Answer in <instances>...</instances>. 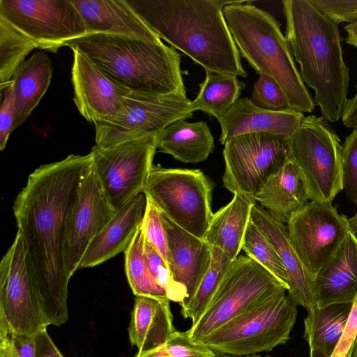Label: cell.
Masks as SVG:
<instances>
[{"instance_id":"24","label":"cell","mask_w":357,"mask_h":357,"mask_svg":"<svg viewBox=\"0 0 357 357\" xmlns=\"http://www.w3.org/2000/svg\"><path fill=\"white\" fill-rule=\"evenodd\" d=\"M169 302L165 298L135 296L128 335L131 344L138 349L137 354L162 347L176 331Z\"/></svg>"},{"instance_id":"11","label":"cell","mask_w":357,"mask_h":357,"mask_svg":"<svg viewBox=\"0 0 357 357\" xmlns=\"http://www.w3.org/2000/svg\"><path fill=\"white\" fill-rule=\"evenodd\" d=\"M157 135L92 148L93 168L116 212L144 192L153 165Z\"/></svg>"},{"instance_id":"29","label":"cell","mask_w":357,"mask_h":357,"mask_svg":"<svg viewBox=\"0 0 357 357\" xmlns=\"http://www.w3.org/2000/svg\"><path fill=\"white\" fill-rule=\"evenodd\" d=\"M353 303L315 306L304 320V338L310 349L331 357L342 335Z\"/></svg>"},{"instance_id":"10","label":"cell","mask_w":357,"mask_h":357,"mask_svg":"<svg viewBox=\"0 0 357 357\" xmlns=\"http://www.w3.org/2000/svg\"><path fill=\"white\" fill-rule=\"evenodd\" d=\"M224 146L223 186L255 203L261 187L283 166L290 152L288 137L268 132L241 135Z\"/></svg>"},{"instance_id":"21","label":"cell","mask_w":357,"mask_h":357,"mask_svg":"<svg viewBox=\"0 0 357 357\" xmlns=\"http://www.w3.org/2000/svg\"><path fill=\"white\" fill-rule=\"evenodd\" d=\"M304 114L294 109L269 111L259 108L248 98H238L217 119L221 128L220 143L245 134L268 132L289 138L300 126Z\"/></svg>"},{"instance_id":"13","label":"cell","mask_w":357,"mask_h":357,"mask_svg":"<svg viewBox=\"0 0 357 357\" xmlns=\"http://www.w3.org/2000/svg\"><path fill=\"white\" fill-rule=\"evenodd\" d=\"M187 96L130 91L123 114L112 123L95 126L96 146L107 147L125 141L157 135L178 119L193 116Z\"/></svg>"},{"instance_id":"14","label":"cell","mask_w":357,"mask_h":357,"mask_svg":"<svg viewBox=\"0 0 357 357\" xmlns=\"http://www.w3.org/2000/svg\"><path fill=\"white\" fill-rule=\"evenodd\" d=\"M47 326L17 230L0 263V332L33 336Z\"/></svg>"},{"instance_id":"43","label":"cell","mask_w":357,"mask_h":357,"mask_svg":"<svg viewBox=\"0 0 357 357\" xmlns=\"http://www.w3.org/2000/svg\"><path fill=\"white\" fill-rule=\"evenodd\" d=\"M357 344V295L353 302L347 324L331 357H351Z\"/></svg>"},{"instance_id":"23","label":"cell","mask_w":357,"mask_h":357,"mask_svg":"<svg viewBox=\"0 0 357 357\" xmlns=\"http://www.w3.org/2000/svg\"><path fill=\"white\" fill-rule=\"evenodd\" d=\"M317 306L353 303L357 295V236L348 232L333 259L314 277Z\"/></svg>"},{"instance_id":"30","label":"cell","mask_w":357,"mask_h":357,"mask_svg":"<svg viewBox=\"0 0 357 357\" xmlns=\"http://www.w3.org/2000/svg\"><path fill=\"white\" fill-rule=\"evenodd\" d=\"M205 72L199 93L192 101V110H199L218 119L237 101L245 85L237 76Z\"/></svg>"},{"instance_id":"9","label":"cell","mask_w":357,"mask_h":357,"mask_svg":"<svg viewBox=\"0 0 357 357\" xmlns=\"http://www.w3.org/2000/svg\"><path fill=\"white\" fill-rule=\"evenodd\" d=\"M287 288L255 260L238 256L232 263L211 303L188 331L200 342L204 337L259 302Z\"/></svg>"},{"instance_id":"28","label":"cell","mask_w":357,"mask_h":357,"mask_svg":"<svg viewBox=\"0 0 357 357\" xmlns=\"http://www.w3.org/2000/svg\"><path fill=\"white\" fill-rule=\"evenodd\" d=\"M52 63L43 52H37L25 61L13 77L15 114L13 130L29 116L46 93L52 79Z\"/></svg>"},{"instance_id":"22","label":"cell","mask_w":357,"mask_h":357,"mask_svg":"<svg viewBox=\"0 0 357 357\" xmlns=\"http://www.w3.org/2000/svg\"><path fill=\"white\" fill-rule=\"evenodd\" d=\"M146 205V197L141 192L119 210L91 240L79 268L96 266L125 252L142 222Z\"/></svg>"},{"instance_id":"7","label":"cell","mask_w":357,"mask_h":357,"mask_svg":"<svg viewBox=\"0 0 357 357\" xmlns=\"http://www.w3.org/2000/svg\"><path fill=\"white\" fill-rule=\"evenodd\" d=\"M214 186L200 169L153 165L144 193L160 213L186 231L203 238L213 214Z\"/></svg>"},{"instance_id":"51","label":"cell","mask_w":357,"mask_h":357,"mask_svg":"<svg viewBox=\"0 0 357 357\" xmlns=\"http://www.w3.org/2000/svg\"><path fill=\"white\" fill-rule=\"evenodd\" d=\"M351 357H357V344L353 351V353H352V355H351Z\"/></svg>"},{"instance_id":"20","label":"cell","mask_w":357,"mask_h":357,"mask_svg":"<svg viewBox=\"0 0 357 357\" xmlns=\"http://www.w3.org/2000/svg\"><path fill=\"white\" fill-rule=\"evenodd\" d=\"M85 25L86 35L106 34L159 43L153 31L126 0H72Z\"/></svg>"},{"instance_id":"36","label":"cell","mask_w":357,"mask_h":357,"mask_svg":"<svg viewBox=\"0 0 357 357\" xmlns=\"http://www.w3.org/2000/svg\"><path fill=\"white\" fill-rule=\"evenodd\" d=\"M250 100L255 106L266 110L279 112L291 109L280 86L264 75H259L254 83Z\"/></svg>"},{"instance_id":"41","label":"cell","mask_w":357,"mask_h":357,"mask_svg":"<svg viewBox=\"0 0 357 357\" xmlns=\"http://www.w3.org/2000/svg\"><path fill=\"white\" fill-rule=\"evenodd\" d=\"M33 336L0 332V357H33Z\"/></svg>"},{"instance_id":"5","label":"cell","mask_w":357,"mask_h":357,"mask_svg":"<svg viewBox=\"0 0 357 357\" xmlns=\"http://www.w3.org/2000/svg\"><path fill=\"white\" fill-rule=\"evenodd\" d=\"M252 2L234 1L223 8L240 55L259 75L271 77L280 86L291 109L312 112L314 98L301 78L280 23Z\"/></svg>"},{"instance_id":"44","label":"cell","mask_w":357,"mask_h":357,"mask_svg":"<svg viewBox=\"0 0 357 357\" xmlns=\"http://www.w3.org/2000/svg\"><path fill=\"white\" fill-rule=\"evenodd\" d=\"M33 357H63L46 328L33 335Z\"/></svg>"},{"instance_id":"12","label":"cell","mask_w":357,"mask_h":357,"mask_svg":"<svg viewBox=\"0 0 357 357\" xmlns=\"http://www.w3.org/2000/svg\"><path fill=\"white\" fill-rule=\"evenodd\" d=\"M0 17L29 37L37 48L54 53L86 35L72 0H0Z\"/></svg>"},{"instance_id":"50","label":"cell","mask_w":357,"mask_h":357,"mask_svg":"<svg viewBox=\"0 0 357 357\" xmlns=\"http://www.w3.org/2000/svg\"><path fill=\"white\" fill-rule=\"evenodd\" d=\"M220 357H270V356H262L259 354H252V355H246V356H231V355H225V356H220Z\"/></svg>"},{"instance_id":"48","label":"cell","mask_w":357,"mask_h":357,"mask_svg":"<svg viewBox=\"0 0 357 357\" xmlns=\"http://www.w3.org/2000/svg\"><path fill=\"white\" fill-rule=\"evenodd\" d=\"M348 222L351 230L357 234V213L351 218H348Z\"/></svg>"},{"instance_id":"27","label":"cell","mask_w":357,"mask_h":357,"mask_svg":"<svg viewBox=\"0 0 357 357\" xmlns=\"http://www.w3.org/2000/svg\"><path fill=\"white\" fill-rule=\"evenodd\" d=\"M256 203L234 194L232 199L213 214L204 240L221 249L232 261L242 250L251 211Z\"/></svg>"},{"instance_id":"49","label":"cell","mask_w":357,"mask_h":357,"mask_svg":"<svg viewBox=\"0 0 357 357\" xmlns=\"http://www.w3.org/2000/svg\"><path fill=\"white\" fill-rule=\"evenodd\" d=\"M310 357H328L326 355H325L324 353L314 350V349H310Z\"/></svg>"},{"instance_id":"34","label":"cell","mask_w":357,"mask_h":357,"mask_svg":"<svg viewBox=\"0 0 357 357\" xmlns=\"http://www.w3.org/2000/svg\"><path fill=\"white\" fill-rule=\"evenodd\" d=\"M242 250L247 256L258 262L285 285L288 291V276L277 252L251 219L245 231Z\"/></svg>"},{"instance_id":"40","label":"cell","mask_w":357,"mask_h":357,"mask_svg":"<svg viewBox=\"0 0 357 357\" xmlns=\"http://www.w3.org/2000/svg\"><path fill=\"white\" fill-rule=\"evenodd\" d=\"M336 24L351 23L357 19V0H310Z\"/></svg>"},{"instance_id":"32","label":"cell","mask_w":357,"mask_h":357,"mask_svg":"<svg viewBox=\"0 0 357 357\" xmlns=\"http://www.w3.org/2000/svg\"><path fill=\"white\" fill-rule=\"evenodd\" d=\"M37 48L33 40L0 17V84L1 91L11 82L26 56Z\"/></svg>"},{"instance_id":"8","label":"cell","mask_w":357,"mask_h":357,"mask_svg":"<svg viewBox=\"0 0 357 357\" xmlns=\"http://www.w3.org/2000/svg\"><path fill=\"white\" fill-rule=\"evenodd\" d=\"M289 158L296 163L310 200L332 203L343 190L342 146L327 121L305 116L289 138Z\"/></svg>"},{"instance_id":"19","label":"cell","mask_w":357,"mask_h":357,"mask_svg":"<svg viewBox=\"0 0 357 357\" xmlns=\"http://www.w3.org/2000/svg\"><path fill=\"white\" fill-rule=\"evenodd\" d=\"M168 245V266L174 280L183 287L185 306L195 293L212 260V248L204 240L183 229L163 214Z\"/></svg>"},{"instance_id":"26","label":"cell","mask_w":357,"mask_h":357,"mask_svg":"<svg viewBox=\"0 0 357 357\" xmlns=\"http://www.w3.org/2000/svg\"><path fill=\"white\" fill-rule=\"evenodd\" d=\"M215 148L213 137L205 121L176 120L157 135V149L183 162L205 161Z\"/></svg>"},{"instance_id":"46","label":"cell","mask_w":357,"mask_h":357,"mask_svg":"<svg viewBox=\"0 0 357 357\" xmlns=\"http://www.w3.org/2000/svg\"><path fill=\"white\" fill-rule=\"evenodd\" d=\"M344 30L347 33V43L357 49V19L344 26Z\"/></svg>"},{"instance_id":"47","label":"cell","mask_w":357,"mask_h":357,"mask_svg":"<svg viewBox=\"0 0 357 357\" xmlns=\"http://www.w3.org/2000/svg\"><path fill=\"white\" fill-rule=\"evenodd\" d=\"M135 357H169L165 351L162 347L144 353L137 354Z\"/></svg>"},{"instance_id":"35","label":"cell","mask_w":357,"mask_h":357,"mask_svg":"<svg viewBox=\"0 0 357 357\" xmlns=\"http://www.w3.org/2000/svg\"><path fill=\"white\" fill-rule=\"evenodd\" d=\"M144 253L147 266L155 283L165 291L170 301L181 303L187 298L185 289L174 280L167 261L145 238Z\"/></svg>"},{"instance_id":"42","label":"cell","mask_w":357,"mask_h":357,"mask_svg":"<svg viewBox=\"0 0 357 357\" xmlns=\"http://www.w3.org/2000/svg\"><path fill=\"white\" fill-rule=\"evenodd\" d=\"M0 107V150L6 146L9 136L13 131L15 114V97L13 80L5 88Z\"/></svg>"},{"instance_id":"6","label":"cell","mask_w":357,"mask_h":357,"mask_svg":"<svg viewBox=\"0 0 357 357\" xmlns=\"http://www.w3.org/2000/svg\"><path fill=\"white\" fill-rule=\"evenodd\" d=\"M297 306L280 291L224 324L200 342L217 356H246L271 351L290 337Z\"/></svg>"},{"instance_id":"16","label":"cell","mask_w":357,"mask_h":357,"mask_svg":"<svg viewBox=\"0 0 357 357\" xmlns=\"http://www.w3.org/2000/svg\"><path fill=\"white\" fill-rule=\"evenodd\" d=\"M116 213L92 164L82 179L68 218L65 259L70 278L79 269L82 257L91 240Z\"/></svg>"},{"instance_id":"52","label":"cell","mask_w":357,"mask_h":357,"mask_svg":"<svg viewBox=\"0 0 357 357\" xmlns=\"http://www.w3.org/2000/svg\"><path fill=\"white\" fill-rule=\"evenodd\" d=\"M357 213V212H356Z\"/></svg>"},{"instance_id":"33","label":"cell","mask_w":357,"mask_h":357,"mask_svg":"<svg viewBox=\"0 0 357 357\" xmlns=\"http://www.w3.org/2000/svg\"><path fill=\"white\" fill-rule=\"evenodd\" d=\"M144 235L142 223L125 250V268L129 285L135 295L167 298L165 290L154 281L144 253Z\"/></svg>"},{"instance_id":"31","label":"cell","mask_w":357,"mask_h":357,"mask_svg":"<svg viewBox=\"0 0 357 357\" xmlns=\"http://www.w3.org/2000/svg\"><path fill=\"white\" fill-rule=\"evenodd\" d=\"M211 248L210 267L189 302L181 307V314L184 319H190L192 325L198 321L211 303L234 261L221 249Z\"/></svg>"},{"instance_id":"25","label":"cell","mask_w":357,"mask_h":357,"mask_svg":"<svg viewBox=\"0 0 357 357\" xmlns=\"http://www.w3.org/2000/svg\"><path fill=\"white\" fill-rule=\"evenodd\" d=\"M310 200L304 180L289 158L269 177L255 197L261 206L284 224Z\"/></svg>"},{"instance_id":"38","label":"cell","mask_w":357,"mask_h":357,"mask_svg":"<svg viewBox=\"0 0 357 357\" xmlns=\"http://www.w3.org/2000/svg\"><path fill=\"white\" fill-rule=\"evenodd\" d=\"M142 227L145 240L165 259L168 264V245L165 228L160 211L146 198Z\"/></svg>"},{"instance_id":"1","label":"cell","mask_w":357,"mask_h":357,"mask_svg":"<svg viewBox=\"0 0 357 357\" xmlns=\"http://www.w3.org/2000/svg\"><path fill=\"white\" fill-rule=\"evenodd\" d=\"M93 164L92 154H70L41 165L29 176L13 205L29 271L48 325L68 319L70 277L65 259L67 222L81 183Z\"/></svg>"},{"instance_id":"37","label":"cell","mask_w":357,"mask_h":357,"mask_svg":"<svg viewBox=\"0 0 357 357\" xmlns=\"http://www.w3.org/2000/svg\"><path fill=\"white\" fill-rule=\"evenodd\" d=\"M343 190L357 206V128L353 129L342 146Z\"/></svg>"},{"instance_id":"39","label":"cell","mask_w":357,"mask_h":357,"mask_svg":"<svg viewBox=\"0 0 357 357\" xmlns=\"http://www.w3.org/2000/svg\"><path fill=\"white\" fill-rule=\"evenodd\" d=\"M169 357H216L215 353L202 342L192 340L187 331H174L162 346Z\"/></svg>"},{"instance_id":"4","label":"cell","mask_w":357,"mask_h":357,"mask_svg":"<svg viewBox=\"0 0 357 357\" xmlns=\"http://www.w3.org/2000/svg\"><path fill=\"white\" fill-rule=\"evenodd\" d=\"M66 46L84 54L110 78L130 91L186 96L181 55L162 41L88 34Z\"/></svg>"},{"instance_id":"2","label":"cell","mask_w":357,"mask_h":357,"mask_svg":"<svg viewBox=\"0 0 357 357\" xmlns=\"http://www.w3.org/2000/svg\"><path fill=\"white\" fill-rule=\"evenodd\" d=\"M154 31L205 71L247 77L223 8L234 1L126 0Z\"/></svg>"},{"instance_id":"15","label":"cell","mask_w":357,"mask_h":357,"mask_svg":"<svg viewBox=\"0 0 357 357\" xmlns=\"http://www.w3.org/2000/svg\"><path fill=\"white\" fill-rule=\"evenodd\" d=\"M290 240L314 277L335 255L351 230L348 218L331 203L307 202L287 222Z\"/></svg>"},{"instance_id":"17","label":"cell","mask_w":357,"mask_h":357,"mask_svg":"<svg viewBox=\"0 0 357 357\" xmlns=\"http://www.w3.org/2000/svg\"><path fill=\"white\" fill-rule=\"evenodd\" d=\"M71 81L80 114L96 126L112 123L124 112L128 89L110 78L84 54L73 50Z\"/></svg>"},{"instance_id":"18","label":"cell","mask_w":357,"mask_h":357,"mask_svg":"<svg viewBox=\"0 0 357 357\" xmlns=\"http://www.w3.org/2000/svg\"><path fill=\"white\" fill-rule=\"evenodd\" d=\"M250 219L272 244L287 272L291 302L307 311L317 306L314 278L292 245L287 225L258 204L253 206Z\"/></svg>"},{"instance_id":"45","label":"cell","mask_w":357,"mask_h":357,"mask_svg":"<svg viewBox=\"0 0 357 357\" xmlns=\"http://www.w3.org/2000/svg\"><path fill=\"white\" fill-rule=\"evenodd\" d=\"M356 91L351 98H348L342 115L343 125L349 128H357V83Z\"/></svg>"},{"instance_id":"3","label":"cell","mask_w":357,"mask_h":357,"mask_svg":"<svg viewBox=\"0 0 357 357\" xmlns=\"http://www.w3.org/2000/svg\"><path fill=\"white\" fill-rule=\"evenodd\" d=\"M285 37L305 86L314 91L321 117L342 118L348 100L349 69L343 59L338 24L310 0H283Z\"/></svg>"}]
</instances>
